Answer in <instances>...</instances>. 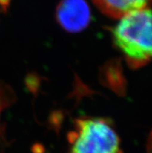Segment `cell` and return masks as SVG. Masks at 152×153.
Here are the masks:
<instances>
[{"label": "cell", "instance_id": "obj_4", "mask_svg": "<svg viewBox=\"0 0 152 153\" xmlns=\"http://www.w3.org/2000/svg\"><path fill=\"white\" fill-rule=\"evenodd\" d=\"M102 13L120 18L130 12L149 8L151 0H93Z\"/></svg>", "mask_w": 152, "mask_h": 153}, {"label": "cell", "instance_id": "obj_3", "mask_svg": "<svg viewBox=\"0 0 152 153\" xmlns=\"http://www.w3.org/2000/svg\"><path fill=\"white\" fill-rule=\"evenodd\" d=\"M56 18L65 30L79 32L89 25L90 9L85 0H62L56 10Z\"/></svg>", "mask_w": 152, "mask_h": 153}, {"label": "cell", "instance_id": "obj_1", "mask_svg": "<svg viewBox=\"0 0 152 153\" xmlns=\"http://www.w3.org/2000/svg\"><path fill=\"white\" fill-rule=\"evenodd\" d=\"M115 46L130 68L146 65L151 57V12L150 8L130 12L119 18L112 30Z\"/></svg>", "mask_w": 152, "mask_h": 153}, {"label": "cell", "instance_id": "obj_2", "mask_svg": "<svg viewBox=\"0 0 152 153\" xmlns=\"http://www.w3.org/2000/svg\"><path fill=\"white\" fill-rule=\"evenodd\" d=\"M69 153H122L120 140L110 120L83 117L68 134Z\"/></svg>", "mask_w": 152, "mask_h": 153}]
</instances>
